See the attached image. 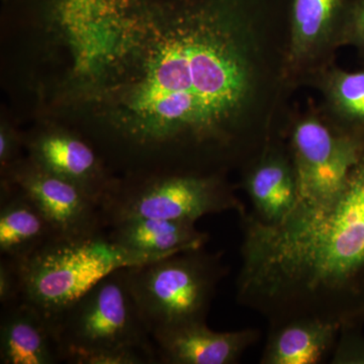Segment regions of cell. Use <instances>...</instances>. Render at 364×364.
I'll return each instance as SVG.
<instances>
[{
  "label": "cell",
  "instance_id": "1",
  "mask_svg": "<svg viewBox=\"0 0 364 364\" xmlns=\"http://www.w3.org/2000/svg\"><path fill=\"white\" fill-rule=\"evenodd\" d=\"M291 0H6L0 76L23 124L117 176L245 169L291 124Z\"/></svg>",
  "mask_w": 364,
  "mask_h": 364
},
{
  "label": "cell",
  "instance_id": "2",
  "mask_svg": "<svg viewBox=\"0 0 364 364\" xmlns=\"http://www.w3.org/2000/svg\"><path fill=\"white\" fill-rule=\"evenodd\" d=\"M240 215L239 303L272 327L299 318L343 327L364 316V152L329 200H299L277 223Z\"/></svg>",
  "mask_w": 364,
  "mask_h": 364
},
{
  "label": "cell",
  "instance_id": "3",
  "mask_svg": "<svg viewBox=\"0 0 364 364\" xmlns=\"http://www.w3.org/2000/svg\"><path fill=\"white\" fill-rule=\"evenodd\" d=\"M171 255V254H169ZM117 246L107 230L91 236L59 237L21 261V301L51 321L107 275L164 257Z\"/></svg>",
  "mask_w": 364,
  "mask_h": 364
},
{
  "label": "cell",
  "instance_id": "4",
  "mask_svg": "<svg viewBox=\"0 0 364 364\" xmlns=\"http://www.w3.org/2000/svg\"><path fill=\"white\" fill-rule=\"evenodd\" d=\"M188 249L127 267L129 287L151 335L207 323L218 284L226 274L221 254Z\"/></svg>",
  "mask_w": 364,
  "mask_h": 364
},
{
  "label": "cell",
  "instance_id": "5",
  "mask_svg": "<svg viewBox=\"0 0 364 364\" xmlns=\"http://www.w3.org/2000/svg\"><path fill=\"white\" fill-rule=\"evenodd\" d=\"M105 229L134 218L186 220L243 210L223 174L117 176L100 202Z\"/></svg>",
  "mask_w": 364,
  "mask_h": 364
},
{
  "label": "cell",
  "instance_id": "6",
  "mask_svg": "<svg viewBox=\"0 0 364 364\" xmlns=\"http://www.w3.org/2000/svg\"><path fill=\"white\" fill-rule=\"evenodd\" d=\"M51 325L64 363L73 356L119 347L156 349L132 294L127 267L100 280L53 318Z\"/></svg>",
  "mask_w": 364,
  "mask_h": 364
},
{
  "label": "cell",
  "instance_id": "7",
  "mask_svg": "<svg viewBox=\"0 0 364 364\" xmlns=\"http://www.w3.org/2000/svg\"><path fill=\"white\" fill-rule=\"evenodd\" d=\"M364 152V136L311 112L291 126V156L299 200L323 202L342 191Z\"/></svg>",
  "mask_w": 364,
  "mask_h": 364
},
{
  "label": "cell",
  "instance_id": "8",
  "mask_svg": "<svg viewBox=\"0 0 364 364\" xmlns=\"http://www.w3.org/2000/svg\"><path fill=\"white\" fill-rule=\"evenodd\" d=\"M353 0H291L289 73L294 87L315 83L344 45Z\"/></svg>",
  "mask_w": 364,
  "mask_h": 364
},
{
  "label": "cell",
  "instance_id": "9",
  "mask_svg": "<svg viewBox=\"0 0 364 364\" xmlns=\"http://www.w3.org/2000/svg\"><path fill=\"white\" fill-rule=\"evenodd\" d=\"M0 181L14 184L37 203L60 237L91 236L105 231L100 203L76 184L43 168L23 155L0 170Z\"/></svg>",
  "mask_w": 364,
  "mask_h": 364
},
{
  "label": "cell",
  "instance_id": "10",
  "mask_svg": "<svg viewBox=\"0 0 364 364\" xmlns=\"http://www.w3.org/2000/svg\"><path fill=\"white\" fill-rule=\"evenodd\" d=\"M23 130L26 156L76 184L100 203L117 176L107 168L90 143L58 124L37 122Z\"/></svg>",
  "mask_w": 364,
  "mask_h": 364
},
{
  "label": "cell",
  "instance_id": "11",
  "mask_svg": "<svg viewBox=\"0 0 364 364\" xmlns=\"http://www.w3.org/2000/svg\"><path fill=\"white\" fill-rule=\"evenodd\" d=\"M159 363L233 364L259 338L256 330L215 332L207 323H193L152 335Z\"/></svg>",
  "mask_w": 364,
  "mask_h": 364
},
{
  "label": "cell",
  "instance_id": "12",
  "mask_svg": "<svg viewBox=\"0 0 364 364\" xmlns=\"http://www.w3.org/2000/svg\"><path fill=\"white\" fill-rule=\"evenodd\" d=\"M243 188L256 217L267 223L282 221L299 203L298 181L291 153L282 142L269 146L243 170Z\"/></svg>",
  "mask_w": 364,
  "mask_h": 364
},
{
  "label": "cell",
  "instance_id": "13",
  "mask_svg": "<svg viewBox=\"0 0 364 364\" xmlns=\"http://www.w3.org/2000/svg\"><path fill=\"white\" fill-rule=\"evenodd\" d=\"M63 363L51 323L35 306L21 301L1 309L0 363Z\"/></svg>",
  "mask_w": 364,
  "mask_h": 364
},
{
  "label": "cell",
  "instance_id": "14",
  "mask_svg": "<svg viewBox=\"0 0 364 364\" xmlns=\"http://www.w3.org/2000/svg\"><path fill=\"white\" fill-rule=\"evenodd\" d=\"M37 203L14 184L0 181V254L21 261L59 238Z\"/></svg>",
  "mask_w": 364,
  "mask_h": 364
},
{
  "label": "cell",
  "instance_id": "15",
  "mask_svg": "<svg viewBox=\"0 0 364 364\" xmlns=\"http://www.w3.org/2000/svg\"><path fill=\"white\" fill-rule=\"evenodd\" d=\"M107 238L117 246L136 252L169 255L200 248L208 235L198 231L196 222L155 218H134L112 225Z\"/></svg>",
  "mask_w": 364,
  "mask_h": 364
},
{
  "label": "cell",
  "instance_id": "16",
  "mask_svg": "<svg viewBox=\"0 0 364 364\" xmlns=\"http://www.w3.org/2000/svg\"><path fill=\"white\" fill-rule=\"evenodd\" d=\"M341 326L318 318H299L272 327L263 364H315L335 348Z\"/></svg>",
  "mask_w": 364,
  "mask_h": 364
},
{
  "label": "cell",
  "instance_id": "17",
  "mask_svg": "<svg viewBox=\"0 0 364 364\" xmlns=\"http://www.w3.org/2000/svg\"><path fill=\"white\" fill-rule=\"evenodd\" d=\"M325 100V114L339 128L364 133V70L330 67L315 81Z\"/></svg>",
  "mask_w": 364,
  "mask_h": 364
},
{
  "label": "cell",
  "instance_id": "18",
  "mask_svg": "<svg viewBox=\"0 0 364 364\" xmlns=\"http://www.w3.org/2000/svg\"><path fill=\"white\" fill-rule=\"evenodd\" d=\"M71 364H155L159 363L156 349L127 346L73 356Z\"/></svg>",
  "mask_w": 364,
  "mask_h": 364
},
{
  "label": "cell",
  "instance_id": "19",
  "mask_svg": "<svg viewBox=\"0 0 364 364\" xmlns=\"http://www.w3.org/2000/svg\"><path fill=\"white\" fill-rule=\"evenodd\" d=\"M23 130L6 105L0 109V170L18 161L25 155Z\"/></svg>",
  "mask_w": 364,
  "mask_h": 364
},
{
  "label": "cell",
  "instance_id": "20",
  "mask_svg": "<svg viewBox=\"0 0 364 364\" xmlns=\"http://www.w3.org/2000/svg\"><path fill=\"white\" fill-rule=\"evenodd\" d=\"M0 257V306L4 309L21 301V280L18 262Z\"/></svg>",
  "mask_w": 364,
  "mask_h": 364
},
{
  "label": "cell",
  "instance_id": "21",
  "mask_svg": "<svg viewBox=\"0 0 364 364\" xmlns=\"http://www.w3.org/2000/svg\"><path fill=\"white\" fill-rule=\"evenodd\" d=\"M331 363L364 364V338L348 329L341 328L340 338L335 345Z\"/></svg>",
  "mask_w": 364,
  "mask_h": 364
},
{
  "label": "cell",
  "instance_id": "22",
  "mask_svg": "<svg viewBox=\"0 0 364 364\" xmlns=\"http://www.w3.org/2000/svg\"><path fill=\"white\" fill-rule=\"evenodd\" d=\"M344 45H353L364 52V0H353L345 31Z\"/></svg>",
  "mask_w": 364,
  "mask_h": 364
}]
</instances>
